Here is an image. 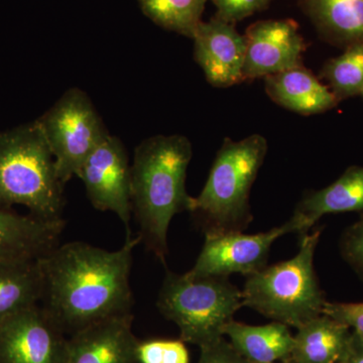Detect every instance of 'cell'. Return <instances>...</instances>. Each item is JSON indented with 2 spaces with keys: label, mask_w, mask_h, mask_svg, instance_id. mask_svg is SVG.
Returning <instances> with one entry per match:
<instances>
[{
  "label": "cell",
  "mask_w": 363,
  "mask_h": 363,
  "mask_svg": "<svg viewBox=\"0 0 363 363\" xmlns=\"http://www.w3.org/2000/svg\"><path fill=\"white\" fill-rule=\"evenodd\" d=\"M264 80L272 101L296 113H323L339 104L331 90L303 65L267 76Z\"/></svg>",
  "instance_id": "9a60e30c"
},
{
  "label": "cell",
  "mask_w": 363,
  "mask_h": 363,
  "mask_svg": "<svg viewBox=\"0 0 363 363\" xmlns=\"http://www.w3.org/2000/svg\"><path fill=\"white\" fill-rule=\"evenodd\" d=\"M64 186L37 121L0 131V208L23 205L38 218L63 219Z\"/></svg>",
  "instance_id": "3957f363"
},
{
  "label": "cell",
  "mask_w": 363,
  "mask_h": 363,
  "mask_svg": "<svg viewBox=\"0 0 363 363\" xmlns=\"http://www.w3.org/2000/svg\"><path fill=\"white\" fill-rule=\"evenodd\" d=\"M192 40L194 58L210 84L227 88L243 82L247 40L233 23L217 16L201 21Z\"/></svg>",
  "instance_id": "7c38bea8"
},
{
  "label": "cell",
  "mask_w": 363,
  "mask_h": 363,
  "mask_svg": "<svg viewBox=\"0 0 363 363\" xmlns=\"http://www.w3.org/2000/svg\"><path fill=\"white\" fill-rule=\"evenodd\" d=\"M37 123L64 185L111 135L87 93L79 88L67 90Z\"/></svg>",
  "instance_id": "52a82bcc"
},
{
  "label": "cell",
  "mask_w": 363,
  "mask_h": 363,
  "mask_svg": "<svg viewBox=\"0 0 363 363\" xmlns=\"http://www.w3.org/2000/svg\"><path fill=\"white\" fill-rule=\"evenodd\" d=\"M140 235L111 252L74 241L40 257L43 309L64 333H75L109 318L131 314L130 271Z\"/></svg>",
  "instance_id": "6da1fadb"
},
{
  "label": "cell",
  "mask_w": 363,
  "mask_h": 363,
  "mask_svg": "<svg viewBox=\"0 0 363 363\" xmlns=\"http://www.w3.org/2000/svg\"><path fill=\"white\" fill-rule=\"evenodd\" d=\"M320 235L321 230L304 234L292 259L248 276L241 291L243 307L296 329L323 314L327 301L314 267Z\"/></svg>",
  "instance_id": "5b68a950"
},
{
  "label": "cell",
  "mask_w": 363,
  "mask_h": 363,
  "mask_svg": "<svg viewBox=\"0 0 363 363\" xmlns=\"http://www.w3.org/2000/svg\"><path fill=\"white\" fill-rule=\"evenodd\" d=\"M339 250L342 259L363 281V212L359 219L341 234Z\"/></svg>",
  "instance_id": "cb8c5ba5"
},
{
  "label": "cell",
  "mask_w": 363,
  "mask_h": 363,
  "mask_svg": "<svg viewBox=\"0 0 363 363\" xmlns=\"http://www.w3.org/2000/svg\"><path fill=\"white\" fill-rule=\"evenodd\" d=\"M243 81L274 75L302 65L306 44L293 20L259 21L248 26Z\"/></svg>",
  "instance_id": "8fae6325"
},
{
  "label": "cell",
  "mask_w": 363,
  "mask_h": 363,
  "mask_svg": "<svg viewBox=\"0 0 363 363\" xmlns=\"http://www.w3.org/2000/svg\"><path fill=\"white\" fill-rule=\"evenodd\" d=\"M346 212H363V167H350L331 185L305 194L293 216L308 233L324 215Z\"/></svg>",
  "instance_id": "2e32d148"
},
{
  "label": "cell",
  "mask_w": 363,
  "mask_h": 363,
  "mask_svg": "<svg viewBox=\"0 0 363 363\" xmlns=\"http://www.w3.org/2000/svg\"><path fill=\"white\" fill-rule=\"evenodd\" d=\"M138 363H190L185 342L174 339H150L138 342Z\"/></svg>",
  "instance_id": "603a6c76"
},
{
  "label": "cell",
  "mask_w": 363,
  "mask_h": 363,
  "mask_svg": "<svg viewBox=\"0 0 363 363\" xmlns=\"http://www.w3.org/2000/svg\"><path fill=\"white\" fill-rule=\"evenodd\" d=\"M288 360L293 363H339L350 350L352 331L321 314L298 327Z\"/></svg>",
  "instance_id": "e0dca14e"
},
{
  "label": "cell",
  "mask_w": 363,
  "mask_h": 363,
  "mask_svg": "<svg viewBox=\"0 0 363 363\" xmlns=\"http://www.w3.org/2000/svg\"><path fill=\"white\" fill-rule=\"evenodd\" d=\"M360 96H362L363 98V91H362V94H360Z\"/></svg>",
  "instance_id": "f546056e"
},
{
  "label": "cell",
  "mask_w": 363,
  "mask_h": 363,
  "mask_svg": "<svg viewBox=\"0 0 363 363\" xmlns=\"http://www.w3.org/2000/svg\"><path fill=\"white\" fill-rule=\"evenodd\" d=\"M267 154L266 138H224L190 213L208 233H243L252 221L250 196Z\"/></svg>",
  "instance_id": "277c9868"
},
{
  "label": "cell",
  "mask_w": 363,
  "mask_h": 363,
  "mask_svg": "<svg viewBox=\"0 0 363 363\" xmlns=\"http://www.w3.org/2000/svg\"><path fill=\"white\" fill-rule=\"evenodd\" d=\"M277 363H293V362H291L290 360H284V362H277Z\"/></svg>",
  "instance_id": "f1b7e54d"
},
{
  "label": "cell",
  "mask_w": 363,
  "mask_h": 363,
  "mask_svg": "<svg viewBox=\"0 0 363 363\" xmlns=\"http://www.w3.org/2000/svg\"><path fill=\"white\" fill-rule=\"evenodd\" d=\"M133 315L97 322L72 334L65 363H138L140 341L133 335Z\"/></svg>",
  "instance_id": "4fadbf2b"
},
{
  "label": "cell",
  "mask_w": 363,
  "mask_h": 363,
  "mask_svg": "<svg viewBox=\"0 0 363 363\" xmlns=\"http://www.w3.org/2000/svg\"><path fill=\"white\" fill-rule=\"evenodd\" d=\"M325 40L345 49L363 43V0H300Z\"/></svg>",
  "instance_id": "d6986e66"
},
{
  "label": "cell",
  "mask_w": 363,
  "mask_h": 363,
  "mask_svg": "<svg viewBox=\"0 0 363 363\" xmlns=\"http://www.w3.org/2000/svg\"><path fill=\"white\" fill-rule=\"evenodd\" d=\"M130 159L118 138L109 135L88 157L77 176L84 184L95 209L116 213L130 238L133 208L130 197Z\"/></svg>",
  "instance_id": "9c48e42d"
},
{
  "label": "cell",
  "mask_w": 363,
  "mask_h": 363,
  "mask_svg": "<svg viewBox=\"0 0 363 363\" xmlns=\"http://www.w3.org/2000/svg\"><path fill=\"white\" fill-rule=\"evenodd\" d=\"M174 322L181 340L201 348L224 337V329L242 306V294L226 277H192L167 271L157 301Z\"/></svg>",
  "instance_id": "8992f818"
},
{
  "label": "cell",
  "mask_w": 363,
  "mask_h": 363,
  "mask_svg": "<svg viewBox=\"0 0 363 363\" xmlns=\"http://www.w3.org/2000/svg\"><path fill=\"white\" fill-rule=\"evenodd\" d=\"M339 102L363 91V43L348 45L340 56L328 60L320 72Z\"/></svg>",
  "instance_id": "7402d4cb"
},
{
  "label": "cell",
  "mask_w": 363,
  "mask_h": 363,
  "mask_svg": "<svg viewBox=\"0 0 363 363\" xmlns=\"http://www.w3.org/2000/svg\"><path fill=\"white\" fill-rule=\"evenodd\" d=\"M224 337L248 363L288 360L294 347L290 327L279 322L252 326L233 320L224 329Z\"/></svg>",
  "instance_id": "ac0fdd59"
},
{
  "label": "cell",
  "mask_w": 363,
  "mask_h": 363,
  "mask_svg": "<svg viewBox=\"0 0 363 363\" xmlns=\"http://www.w3.org/2000/svg\"><path fill=\"white\" fill-rule=\"evenodd\" d=\"M44 292L39 259L0 260V323L38 305Z\"/></svg>",
  "instance_id": "ffe728a7"
},
{
  "label": "cell",
  "mask_w": 363,
  "mask_h": 363,
  "mask_svg": "<svg viewBox=\"0 0 363 363\" xmlns=\"http://www.w3.org/2000/svg\"><path fill=\"white\" fill-rule=\"evenodd\" d=\"M197 363H248L225 337L200 348Z\"/></svg>",
  "instance_id": "4316f807"
},
{
  "label": "cell",
  "mask_w": 363,
  "mask_h": 363,
  "mask_svg": "<svg viewBox=\"0 0 363 363\" xmlns=\"http://www.w3.org/2000/svg\"><path fill=\"white\" fill-rule=\"evenodd\" d=\"M339 363H363V342L352 333L350 350Z\"/></svg>",
  "instance_id": "83f0119b"
},
{
  "label": "cell",
  "mask_w": 363,
  "mask_h": 363,
  "mask_svg": "<svg viewBox=\"0 0 363 363\" xmlns=\"http://www.w3.org/2000/svg\"><path fill=\"white\" fill-rule=\"evenodd\" d=\"M192 157L186 136L155 135L135 147L130 166L131 208L142 242L164 264L172 219L192 210L194 197L186 190Z\"/></svg>",
  "instance_id": "7a4b0ae2"
},
{
  "label": "cell",
  "mask_w": 363,
  "mask_h": 363,
  "mask_svg": "<svg viewBox=\"0 0 363 363\" xmlns=\"http://www.w3.org/2000/svg\"><path fill=\"white\" fill-rule=\"evenodd\" d=\"M272 1V0H212L217 9L215 16L233 25L255 13L264 11Z\"/></svg>",
  "instance_id": "d4e9b609"
},
{
  "label": "cell",
  "mask_w": 363,
  "mask_h": 363,
  "mask_svg": "<svg viewBox=\"0 0 363 363\" xmlns=\"http://www.w3.org/2000/svg\"><path fill=\"white\" fill-rule=\"evenodd\" d=\"M323 314L350 327L355 337L363 342V303L326 302Z\"/></svg>",
  "instance_id": "484cf974"
},
{
  "label": "cell",
  "mask_w": 363,
  "mask_h": 363,
  "mask_svg": "<svg viewBox=\"0 0 363 363\" xmlns=\"http://www.w3.org/2000/svg\"><path fill=\"white\" fill-rule=\"evenodd\" d=\"M68 339L39 305L0 323V363H65Z\"/></svg>",
  "instance_id": "30bf717a"
},
{
  "label": "cell",
  "mask_w": 363,
  "mask_h": 363,
  "mask_svg": "<svg viewBox=\"0 0 363 363\" xmlns=\"http://www.w3.org/2000/svg\"><path fill=\"white\" fill-rule=\"evenodd\" d=\"M145 16L157 26L192 39L207 0H138Z\"/></svg>",
  "instance_id": "44dd1931"
},
{
  "label": "cell",
  "mask_w": 363,
  "mask_h": 363,
  "mask_svg": "<svg viewBox=\"0 0 363 363\" xmlns=\"http://www.w3.org/2000/svg\"><path fill=\"white\" fill-rule=\"evenodd\" d=\"M64 219L45 220L0 208V260L38 259L59 245Z\"/></svg>",
  "instance_id": "5bb4252c"
},
{
  "label": "cell",
  "mask_w": 363,
  "mask_h": 363,
  "mask_svg": "<svg viewBox=\"0 0 363 363\" xmlns=\"http://www.w3.org/2000/svg\"><path fill=\"white\" fill-rule=\"evenodd\" d=\"M293 233L304 234L302 223L294 216L283 225L266 233H205L201 252L187 274L226 278L233 274L250 276L267 267L272 243L281 236Z\"/></svg>",
  "instance_id": "ba28073f"
}]
</instances>
